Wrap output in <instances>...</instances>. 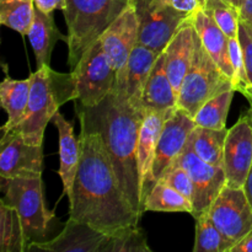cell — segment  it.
<instances>
[{"label":"cell","mask_w":252,"mask_h":252,"mask_svg":"<svg viewBox=\"0 0 252 252\" xmlns=\"http://www.w3.org/2000/svg\"><path fill=\"white\" fill-rule=\"evenodd\" d=\"M81 155L69 198V218L115 235L139 225L142 216L121 189L102 137L81 127Z\"/></svg>","instance_id":"1"},{"label":"cell","mask_w":252,"mask_h":252,"mask_svg":"<svg viewBox=\"0 0 252 252\" xmlns=\"http://www.w3.org/2000/svg\"><path fill=\"white\" fill-rule=\"evenodd\" d=\"M75 112L80 127L97 132L102 137L121 189L135 211L143 216L137 147L147 112L129 102L118 100L112 93L94 107L75 103Z\"/></svg>","instance_id":"2"},{"label":"cell","mask_w":252,"mask_h":252,"mask_svg":"<svg viewBox=\"0 0 252 252\" xmlns=\"http://www.w3.org/2000/svg\"><path fill=\"white\" fill-rule=\"evenodd\" d=\"M31 76V93L24 120L7 133L19 134L29 144L42 145L47 125L59 107L75 100V84L73 74L57 73L49 65L37 68Z\"/></svg>","instance_id":"3"},{"label":"cell","mask_w":252,"mask_h":252,"mask_svg":"<svg viewBox=\"0 0 252 252\" xmlns=\"http://www.w3.org/2000/svg\"><path fill=\"white\" fill-rule=\"evenodd\" d=\"M130 4L132 0H65L63 14L70 69Z\"/></svg>","instance_id":"4"},{"label":"cell","mask_w":252,"mask_h":252,"mask_svg":"<svg viewBox=\"0 0 252 252\" xmlns=\"http://www.w3.org/2000/svg\"><path fill=\"white\" fill-rule=\"evenodd\" d=\"M1 201L14 207L24 228L27 251L32 244L43 243L52 229L54 213L44 203L42 177H1Z\"/></svg>","instance_id":"5"},{"label":"cell","mask_w":252,"mask_h":252,"mask_svg":"<svg viewBox=\"0 0 252 252\" xmlns=\"http://www.w3.org/2000/svg\"><path fill=\"white\" fill-rule=\"evenodd\" d=\"M231 89H234L233 81L212 59L196 31L193 58L180 89L177 107L194 117L207 101Z\"/></svg>","instance_id":"6"},{"label":"cell","mask_w":252,"mask_h":252,"mask_svg":"<svg viewBox=\"0 0 252 252\" xmlns=\"http://www.w3.org/2000/svg\"><path fill=\"white\" fill-rule=\"evenodd\" d=\"M132 4L138 20V42L159 56L194 15L179 11L169 0H132Z\"/></svg>","instance_id":"7"},{"label":"cell","mask_w":252,"mask_h":252,"mask_svg":"<svg viewBox=\"0 0 252 252\" xmlns=\"http://www.w3.org/2000/svg\"><path fill=\"white\" fill-rule=\"evenodd\" d=\"M75 84V103L94 107L112 91L116 70L103 49L101 39L91 44L75 68L71 69Z\"/></svg>","instance_id":"8"},{"label":"cell","mask_w":252,"mask_h":252,"mask_svg":"<svg viewBox=\"0 0 252 252\" xmlns=\"http://www.w3.org/2000/svg\"><path fill=\"white\" fill-rule=\"evenodd\" d=\"M208 214L224 238L234 246L252 231V206L244 187H223Z\"/></svg>","instance_id":"9"},{"label":"cell","mask_w":252,"mask_h":252,"mask_svg":"<svg viewBox=\"0 0 252 252\" xmlns=\"http://www.w3.org/2000/svg\"><path fill=\"white\" fill-rule=\"evenodd\" d=\"M175 161L189 172L193 184V212L191 216L196 219L201 214L208 212L214 199L226 185L225 171L223 166H216L202 160L194 152L189 138L186 147Z\"/></svg>","instance_id":"10"},{"label":"cell","mask_w":252,"mask_h":252,"mask_svg":"<svg viewBox=\"0 0 252 252\" xmlns=\"http://www.w3.org/2000/svg\"><path fill=\"white\" fill-rule=\"evenodd\" d=\"M158 57L159 54L154 51L138 43L122 68L116 71L115 84L111 93L123 102H129L134 107L143 108V93Z\"/></svg>","instance_id":"11"},{"label":"cell","mask_w":252,"mask_h":252,"mask_svg":"<svg viewBox=\"0 0 252 252\" xmlns=\"http://www.w3.org/2000/svg\"><path fill=\"white\" fill-rule=\"evenodd\" d=\"M252 165V123L248 112L228 129L223 167L226 185L244 187Z\"/></svg>","instance_id":"12"},{"label":"cell","mask_w":252,"mask_h":252,"mask_svg":"<svg viewBox=\"0 0 252 252\" xmlns=\"http://www.w3.org/2000/svg\"><path fill=\"white\" fill-rule=\"evenodd\" d=\"M196 127L193 117H191L186 111L181 110L177 106L171 108L169 116L165 120L155 152L153 165V177L155 184L179 158Z\"/></svg>","instance_id":"13"},{"label":"cell","mask_w":252,"mask_h":252,"mask_svg":"<svg viewBox=\"0 0 252 252\" xmlns=\"http://www.w3.org/2000/svg\"><path fill=\"white\" fill-rule=\"evenodd\" d=\"M42 145L25 142L19 134L5 133L0 140V177H42Z\"/></svg>","instance_id":"14"},{"label":"cell","mask_w":252,"mask_h":252,"mask_svg":"<svg viewBox=\"0 0 252 252\" xmlns=\"http://www.w3.org/2000/svg\"><path fill=\"white\" fill-rule=\"evenodd\" d=\"M171 111H152L147 112L142 123L137 147V165L139 174L140 186V204L144 212V203L148 194L154 187L155 181L153 177V165H154L155 152L158 142L164 127L165 120ZM145 213V212H144Z\"/></svg>","instance_id":"15"},{"label":"cell","mask_w":252,"mask_h":252,"mask_svg":"<svg viewBox=\"0 0 252 252\" xmlns=\"http://www.w3.org/2000/svg\"><path fill=\"white\" fill-rule=\"evenodd\" d=\"M108 235L89 224L69 218L62 233L54 239L32 244L29 251L51 252H105Z\"/></svg>","instance_id":"16"},{"label":"cell","mask_w":252,"mask_h":252,"mask_svg":"<svg viewBox=\"0 0 252 252\" xmlns=\"http://www.w3.org/2000/svg\"><path fill=\"white\" fill-rule=\"evenodd\" d=\"M103 49L115 70L122 68L138 42V20L130 4L101 36Z\"/></svg>","instance_id":"17"},{"label":"cell","mask_w":252,"mask_h":252,"mask_svg":"<svg viewBox=\"0 0 252 252\" xmlns=\"http://www.w3.org/2000/svg\"><path fill=\"white\" fill-rule=\"evenodd\" d=\"M194 34H196V29L193 26V16H192L175 33V36L167 43L165 51L162 52L165 57V69L177 97L182 81L191 66L192 58H193Z\"/></svg>","instance_id":"18"},{"label":"cell","mask_w":252,"mask_h":252,"mask_svg":"<svg viewBox=\"0 0 252 252\" xmlns=\"http://www.w3.org/2000/svg\"><path fill=\"white\" fill-rule=\"evenodd\" d=\"M52 122L56 126L59 137L58 174L63 182V192L68 196L73 187L80 161V140L75 138L73 123L69 122L62 113L57 112L52 118Z\"/></svg>","instance_id":"19"},{"label":"cell","mask_w":252,"mask_h":252,"mask_svg":"<svg viewBox=\"0 0 252 252\" xmlns=\"http://www.w3.org/2000/svg\"><path fill=\"white\" fill-rule=\"evenodd\" d=\"M193 26L209 56L220 70L233 81L234 70L229 52V37L202 9L193 15Z\"/></svg>","instance_id":"20"},{"label":"cell","mask_w":252,"mask_h":252,"mask_svg":"<svg viewBox=\"0 0 252 252\" xmlns=\"http://www.w3.org/2000/svg\"><path fill=\"white\" fill-rule=\"evenodd\" d=\"M145 112L169 111L177 106V95L165 69L164 53L158 57L152 69L142 100Z\"/></svg>","instance_id":"21"},{"label":"cell","mask_w":252,"mask_h":252,"mask_svg":"<svg viewBox=\"0 0 252 252\" xmlns=\"http://www.w3.org/2000/svg\"><path fill=\"white\" fill-rule=\"evenodd\" d=\"M27 37L36 56L37 68L49 65L52 51L59 39L66 42V34L64 36L56 26L52 12H44L37 6H34L33 22Z\"/></svg>","instance_id":"22"},{"label":"cell","mask_w":252,"mask_h":252,"mask_svg":"<svg viewBox=\"0 0 252 252\" xmlns=\"http://www.w3.org/2000/svg\"><path fill=\"white\" fill-rule=\"evenodd\" d=\"M32 76L24 80H15L9 75L0 84V103L7 115V121L1 127V133H7L20 125L26 113L31 93Z\"/></svg>","instance_id":"23"},{"label":"cell","mask_w":252,"mask_h":252,"mask_svg":"<svg viewBox=\"0 0 252 252\" xmlns=\"http://www.w3.org/2000/svg\"><path fill=\"white\" fill-rule=\"evenodd\" d=\"M228 128L211 129L196 127L189 135L196 154L206 162L216 166H223L224 147Z\"/></svg>","instance_id":"24"},{"label":"cell","mask_w":252,"mask_h":252,"mask_svg":"<svg viewBox=\"0 0 252 252\" xmlns=\"http://www.w3.org/2000/svg\"><path fill=\"white\" fill-rule=\"evenodd\" d=\"M144 212H165V213H189L193 204L180 192L162 181H158L148 194Z\"/></svg>","instance_id":"25"},{"label":"cell","mask_w":252,"mask_h":252,"mask_svg":"<svg viewBox=\"0 0 252 252\" xmlns=\"http://www.w3.org/2000/svg\"><path fill=\"white\" fill-rule=\"evenodd\" d=\"M0 251H27L24 228L19 213L14 207L0 201Z\"/></svg>","instance_id":"26"},{"label":"cell","mask_w":252,"mask_h":252,"mask_svg":"<svg viewBox=\"0 0 252 252\" xmlns=\"http://www.w3.org/2000/svg\"><path fill=\"white\" fill-rule=\"evenodd\" d=\"M235 93L236 91L231 89L207 101L193 117L197 127L211 128V129L226 128V118Z\"/></svg>","instance_id":"27"},{"label":"cell","mask_w":252,"mask_h":252,"mask_svg":"<svg viewBox=\"0 0 252 252\" xmlns=\"http://www.w3.org/2000/svg\"><path fill=\"white\" fill-rule=\"evenodd\" d=\"M34 1L0 0V22L4 26L27 36L34 17Z\"/></svg>","instance_id":"28"},{"label":"cell","mask_w":252,"mask_h":252,"mask_svg":"<svg viewBox=\"0 0 252 252\" xmlns=\"http://www.w3.org/2000/svg\"><path fill=\"white\" fill-rule=\"evenodd\" d=\"M233 245L214 225L208 212L196 218L193 252H231Z\"/></svg>","instance_id":"29"},{"label":"cell","mask_w":252,"mask_h":252,"mask_svg":"<svg viewBox=\"0 0 252 252\" xmlns=\"http://www.w3.org/2000/svg\"><path fill=\"white\" fill-rule=\"evenodd\" d=\"M201 9L213 19L229 38L238 37L240 14L238 7L229 0H204Z\"/></svg>","instance_id":"30"},{"label":"cell","mask_w":252,"mask_h":252,"mask_svg":"<svg viewBox=\"0 0 252 252\" xmlns=\"http://www.w3.org/2000/svg\"><path fill=\"white\" fill-rule=\"evenodd\" d=\"M144 231L139 225L108 235L105 252H150Z\"/></svg>","instance_id":"31"},{"label":"cell","mask_w":252,"mask_h":252,"mask_svg":"<svg viewBox=\"0 0 252 252\" xmlns=\"http://www.w3.org/2000/svg\"><path fill=\"white\" fill-rule=\"evenodd\" d=\"M159 181H162L166 185H169L170 187L176 189L177 192H180L182 196L189 198L191 202L193 199L194 189L191 177H189V172L177 161L172 162L171 166L164 172V175L160 177Z\"/></svg>","instance_id":"32"},{"label":"cell","mask_w":252,"mask_h":252,"mask_svg":"<svg viewBox=\"0 0 252 252\" xmlns=\"http://www.w3.org/2000/svg\"><path fill=\"white\" fill-rule=\"evenodd\" d=\"M238 38L240 42L241 51H243L244 61H245L246 70H248L249 79L252 84V25L245 21H241L239 25Z\"/></svg>","instance_id":"33"},{"label":"cell","mask_w":252,"mask_h":252,"mask_svg":"<svg viewBox=\"0 0 252 252\" xmlns=\"http://www.w3.org/2000/svg\"><path fill=\"white\" fill-rule=\"evenodd\" d=\"M170 4L181 12L193 15L201 9L199 0H169Z\"/></svg>","instance_id":"34"},{"label":"cell","mask_w":252,"mask_h":252,"mask_svg":"<svg viewBox=\"0 0 252 252\" xmlns=\"http://www.w3.org/2000/svg\"><path fill=\"white\" fill-rule=\"evenodd\" d=\"M34 5L44 12H53L54 10H63L65 0H33Z\"/></svg>","instance_id":"35"},{"label":"cell","mask_w":252,"mask_h":252,"mask_svg":"<svg viewBox=\"0 0 252 252\" xmlns=\"http://www.w3.org/2000/svg\"><path fill=\"white\" fill-rule=\"evenodd\" d=\"M231 252H252V231L248 234L239 244H236Z\"/></svg>","instance_id":"36"},{"label":"cell","mask_w":252,"mask_h":252,"mask_svg":"<svg viewBox=\"0 0 252 252\" xmlns=\"http://www.w3.org/2000/svg\"><path fill=\"white\" fill-rule=\"evenodd\" d=\"M241 21H245L252 25V0H245L241 7L239 9Z\"/></svg>","instance_id":"37"},{"label":"cell","mask_w":252,"mask_h":252,"mask_svg":"<svg viewBox=\"0 0 252 252\" xmlns=\"http://www.w3.org/2000/svg\"><path fill=\"white\" fill-rule=\"evenodd\" d=\"M248 115L250 116V120H251V123H252V106H250V108H249ZM244 189H245L246 196H248L249 201H250V203L252 206V165H251L250 172H249L248 179H246L245 185H244Z\"/></svg>","instance_id":"38"},{"label":"cell","mask_w":252,"mask_h":252,"mask_svg":"<svg viewBox=\"0 0 252 252\" xmlns=\"http://www.w3.org/2000/svg\"><path fill=\"white\" fill-rule=\"evenodd\" d=\"M229 1H230L231 4L234 5V6H236V7H238V9H240L241 5H243L244 2H245V0H229Z\"/></svg>","instance_id":"39"},{"label":"cell","mask_w":252,"mask_h":252,"mask_svg":"<svg viewBox=\"0 0 252 252\" xmlns=\"http://www.w3.org/2000/svg\"><path fill=\"white\" fill-rule=\"evenodd\" d=\"M204 2V0H199V4H201V6H202V4H203Z\"/></svg>","instance_id":"40"},{"label":"cell","mask_w":252,"mask_h":252,"mask_svg":"<svg viewBox=\"0 0 252 252\" xmlns=\"http://www.w3.org/2000/svg\"><path fill=\"white\" fill-rule=\"evenodd\" d=\"M25 1H33V0H25Z\"/></svg>","instance_id":"41"}]
</instances>
